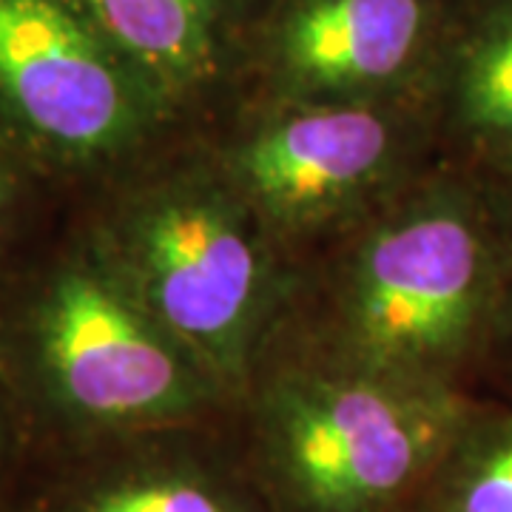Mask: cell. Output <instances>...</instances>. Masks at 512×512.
<instances>
[{
  "label": "cell",
  "mask_w": 512,
  "mask_h": 512,
  "mask_svg": "<svg viewBox=\"0 0 512 512\" xmlns=\"http://www.w3.org/2000/svg\"><path fill=\"white\" fill-rule=\"evenodd\" d=\"M0 103L72 163L143 154L177 114L77 0H0Z\"/></svg>",
  "instance_id": "cell-6"
},
{
  "label": "cell",
  "mask_w": 512,
  "mask_h": 512,
  "mask_svg": "<svg viewBox=\"0 0 512 512\" xmlns=\"http://www.w3.org/2000/svg\"><path fill=\"white\" fill-rule=\"evenodd\" d=\"M92 453L43 512H271L231 421L97 441Z\"/></svg>",
  "instance_id": "cell-8"
},
{
  "label": "cell",
  "mask_w": 512,
  "mask_h": 512,
  "mask_svg": "<svg viewBox=\"0 0 512 512\" xmlns=\"http://www.w3.org/2000/svg\"><path fill=\"white\" fill-rule=\"evenodd\" d=\"M0 200H3V183H0Z\"/></svg>",
  "instance_id": "cell-15"
},
{
  "label": "cell",
  "mask_w": 512,
  "mask_h": 512,
  "mask_svg": "<svg viewBox=\"0 0 512 512\" xmlns=\"http://www.w3.org/2000/svg\"><path fill=\"white\" fill-rule=\"evenodd\" d=\"M478 399L268 353L231 433L271 512H404L424 501Z\"/></svg>",
  "instance_id": "cell-2"
},
{
  "label": "cell",
  "mask_w": 512,
  "mask_h": 512,
  "mask_svg": "<svg viewBox=\"0 0 512 512\" xmlns=\"http://www.w3.org/2000/svg\"><path fill=\"white\" fill-rule=\"evenodd\" d=\"M441 0H285L268 26L271 97L285 103H407L436 89L450 35Z\"/></svg>",
  "instance_id": "cell-7"
},
{
  "label": "cell",
  "mask_w": 512,
  "mask_h": 512,
  "mask_svg": "<svg viewBox=\"0 0 512 512\" xmlns=\"http://www.w3.org/2000/svg\"><path fill=\"white\" fill-rule=\"evenodd\" d=\"M293 262L441 160L433 103H285L202 137Z\"/></svg>",
  "instance_id": "cell-4"
},
{
  "label": "cell",
  "mask_w": 512,
  "mask_h": 512,
  "mask_svg": "<svg viewBox=\"0 0 512 512\" xmlns=\"http://www.w3.org/2000/svg\"><path fill=\"white\" fill-rule=\"evenodd\" d=\"M404 512H430L424 504H416V507H410V510H404Z\"/></svg>",
  "instance_id": "cell-14"
},
{
  "label": "cell",
  "mask_w": 512,
  "mask_h": 512,
  "mask_svg": "<svg viewBox=\"0 0 512 512\" xmlns=\"http://www.w3.org/2000/svg\"><path fill=\"white\" fill-rule=\"evenodd\" d=\"M498 194H501V214H504L507 262H504V302H501L490 373L501 382V393H512V183H498Z\"/></svg>",
  "instance_id": "cell-12"
},
{
  "label": "cell",
  "mask_w": 512,
  "mask_h": 512,
  "mask_svg": "<svg viewBox=\"0 0 512 512\" xmlns=\"http://www.w3.org/2000/svg\"><path fill=\"white\" fill-rule=\"evenodd\" d=\"M100 256L239 404L282 322L293 259L202 140L157 151Z\"/></svg>",
  "instance_id": "cell-3"
},
{
  "label": "cell",
  "mask_w": 512,
  "mask_h": 512,
  "mask_svg": "<svg viewBox=\"0 0 512 512\" xmlns=\"http://www.w3.org/2000/svg\"><path fill=\"white\" fill-rule=\"evenodd\" d=\"M421 504L430 512H512V393L478 399Z\"/></svg>",
  "instance_id": "cell-11"
},
{
  "label": "cell",
  "mask_w": 512,
  "mask_h": 512,
  "mask_svg": "<svg viewBox=\"0 0 512 512\" xmlns=\"http://www.w3.org/2000/svg\"><path fill=\"white\" fill-rule=\"evenodd\" d=\"M504 262L498 183L441 157L293 262L265 356L476 393L493 365Z\"/></svg>",
  "instance_id": "cell-1"
},
{
  "label": "cell",
  "mask_w": 512,
  "mask_h": 512,
  "mask_svg": "<svg viewBox=\"0 0 512 512\" xmlns=\"http://www.w3.org/2000/svg\"><path fill=\"white\" fill-rule=\"evenodd\" d=\"M35 359L86 441L231 421L237 402L97 256L60 268L35 305Z\"/></svg>",
  "instance_id": "cell-5"
},
{
  "label": "cell",
  "mask_w": 512,
  "mask_h": 512,
  "mask_svg": "<svg viewBox=\"0 0 512 512\" xmlns=\"http://www.w3.org/2000/svg\"><path fill=\"white\" fill-rule=\"evenodd\" d=\"M97 32L174 111L211 86L234 0H77Z\"/></svg>",
  "instance_id": "cell-10"
},
{
  "label": "cell",
  "mask_w": 512,
  "mask_h": 512,
  "mask_svg": "<svg viewBox=\"0 0 512 512\" xmlns=\"http://www.w3.org/2000/svg\"><path fill=\"white\" fill-rule=\"evenodd\" d=\"M6 461H9V450H6V436H3V427H0V493H3V484H6Z\"/></svg>",
  "instance_id": "cell-13"
},
{
  "label": "cell",
  "mask_w": 512,
  "mask_h": 512,
  "mask_svg": "<svg viewBox=\"0 0 512 512\" xmlns=\"http://www.w3.org/2000/svg\"><path fill=\"white\" fill-rule=\"evenodd\" d=\"M444 160L512 183V0H467L433 89Z\"/></svg>",
  "instance_id": "cell-9"
}]
</instances>
